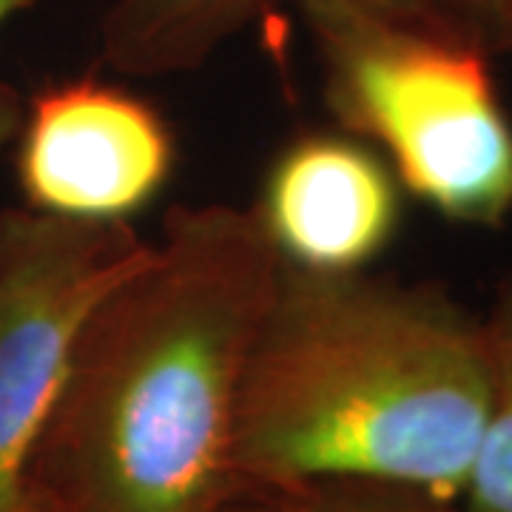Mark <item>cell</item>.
I'll return each mask as SVG.
<instances>
[{
    "label": "cell",
    "instance_id": "obj_1",
    "mask_svg": "<svg viewBox=\"0 0 512 512\" xmlns=\"http://www.w3.org/2000/svg\"><path fill=\"white\" fill-rule=\"evenodd\" d=\"M279 254L251 208L174 205L151 256L74 342L23 467L29 512H217L234 410Z\"/></svg>",
    "mask_w": 512,
    "mask_h": 512
},
{
    "label": "cell",
    "instance_id": "obj_2",
    "mask_svg": "<svg viewBox=\"0 0 512 512\" xmlns=\"http://www.w3.org/2000/svg\"><path fill=\"white\" fill-rule=\"evenodd\" d=\"M490 387L484 319L444 291L279 256L239 373L237 484L367 478L458 501Z\"/></svg>",
    "mask_w": 512,
    "mask_h": 512
},
{
    "label": "cell",
    "instance_id": "obj_3",
    "mask_svg": "<svg viewBox=\"0 0 512 512\" xmlns=\"http://www.w3.org/2000/svg\"><path fill=\"white\" fill-rule=\"evenodd\" d=\"M308 26L325 103L404 191L447 220L501 228L512 214V120L473 37L376 0H288Z\"/></svg>",
    "mask_w": 512,
    "mask_h": 512
},
{
    "label": "cell",
    "instance_id": "obj_4",
    "mask_svg": "<svg viewBox=\"0 0 512 512\" xmlns=\"http://www.w3.org/2000/svg\"><path fill=\"white\" fill-rule=\"evenodd\" d=\"M154 242L131 222L0 211V512H23V467L89 313Z\"/></svg>",
    "mask_w": 512,
    "mask_h": 512
},
{
    "label": "cell",
    "instance_id": "obj_5",
    "mask_svg": "<svg viewBox=\"0 0 512 512\" xmlns=\"http://www.w3.org/2000/svg\"><path fill=\"white\" fill-rule=\"evenodd\" d=\"M23 205L69 220L128 222L171 180V126L143 97L100 77L49 83L15 134Z\"/></svg>",
    "mask_w": 512,
    "mask_h": 512
},
{
    "label": "cell",
    "instance_id": "obj_6",
    "mask_svg": "<svg viewBox=\"0 0 512 512\" xmlns=\"http://www.w3.org/2000/svg\"><path fill=\"white\" fill-rule=\"evenodd\" d=\"M402 183L382 154L348 131H313L276 154L256 220L285 262L365 271L402 222Z\"/></svg>",
    "mask_w": 512,
    "mask_h": 512
},
{
    "label": "cell",
    "instance_id": "obj_7",
    "mask_svg": "<svg viewBox=\"0 0 512 512\" xmlns=\"http://www.w3.org/2000/svg\"><path fill=\"white\" fill-rule=\"evenodd\" d=\"M276 3L288 0H111L100 57L131 77L191 74Z\"/></svg>",
    "mask_w": 512,
    "mask_h": 512
},
{
    "label": "cell",
    "instance_id": "obj_8",
    "mask_svg": "<svg viewBox=\"0 0 512 512\" xmlns=\"http://www.w3.org/2000/svg\"><path fill=\"white\" fill-rule=\"evenodd\" d=\"M484 328L493 370L490 410L458 504L464 512H512V279L501 285Z\"/></svg>",
    "mask_w": 512,
    "mask_h": 512
},
{
    "label": "cell",
    "instance_id": "obj_9",
    "mask_svg": "<svg viewBox=\"0 0 512 512\" xmlns=\"http://www.w3.org/2000/svg\"><path fill=\"white\" fill-rule=\"evenodd\" d=\"M217 512H464L458 501L390 481L313 478L293 484H237Z\"/></svg>",
    "mask_w": 512,
    "mask_h": 512
},
{
    "label": "cell",
    "instance_id": "obj_10",
    "mask_svg": "<svg viewBox=\"0 0 512 512\" xmlns=\"http://www.w3.org/2000/svg\"><path fill=\"white\" fill-rule=\"evenodd\" d=\"M447 26H453L461 35L473 37L487 52H495V35H498V15L501 0H427Z\"/></svg>",
    "mask_w": 512,
    "mask_h": 512
},
{
    "label": "cell",
    "instance_id": "obj_11",
    "mask_svg": "<svg viewBox=\"0 0 512 512\" xmlns=\"http://www.w3.org/2000/svg\"><path fill=\"white\" fill-rule=\"evenodd\" d=\"M23 94L0 80V154L15 143L20 117H23Z\"/></svg>",
    "mask_w": 512,
    "mask_h": 512
},
{
    "label": "cell",
    "instance_id": "obj_12",
    "mask_svg": "<svg viewBox=\"0 0 512 512\" xmlns=\"http://www.w3.org/2000/svg\"><path fill=\"white\" fill-rule=\"evenodd\" d=\"M495 52H507V55H512V0H501L498 35H495Z\"/></svg>",
    "mask_w": 512,
    "mask_h": 512
},
{
    "label": "cell",
    "instance_id": "obj_13",
    "mask_svg": "<svg viewBox=\"0 0 512 512\" xmlns=\"http://www.w3.org/2000/svg\"><path fill=\"white\" fill-rule=\"evenodd\" d=\"M376 3L390 6V9H399V12H407V15H427V18H436V12L430 9L427 0H376Z\"/></svg>",
    "mask_w": 512,
    "mask_h": 512
},
{
    "label": "cell",
    "instance_id": "obj_14",
    "mask_svg": "<svg viewBox=\"0 0 512 512\" xmlns=\"http://www.w3.org/2000/svg\"><path fill=\"white\" fill-rule=\"evenodd\" d=\"M37 0H0V29L12 18H18L20 12L32 9Z\"/></svg>",
    "mask_w": 512,
    "mask_h": 512
},
{
    "label": "cell",
    "instance_id": "obj_15",
    "mask_svg": "<svg viewBox=\"0 0 512 512\" xmlns=\"http://www.w3.org/2000/svg\"><path fill=\"white\" fill-rule=\"evenodd\" d=\"M23 512H29V510H23Z\"/></svg>",
    "mask_w": 512,
    "mask_h": 512
}]
</instances>
